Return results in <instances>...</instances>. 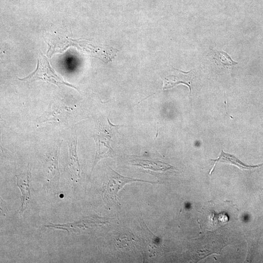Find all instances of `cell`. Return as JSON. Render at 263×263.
I'll return each mask as SVG.
<instances>
[{
    "instance_id": "obj_1",
    "label": "cell",
    "mask_w": 263,
    "mask_h": 263,
    "mask_svg": "<svg viewBox=\"0 0 263 263\" xmlns=\"http://www.w3.org/2000/svg\"><path fill=\"white\" fill-rule=\"evenodd\" d=\"M19 79L32 82L38 80H41L52 83L56 85H65L76 88L73 85L64 81L63 79L58 75L51 67L47 59L42 54L38 59V64L36 70L27 77Z\"/></svg>"
},
{
    "instance_id": "obj_2",
    "label": "cell",
    "mask_w": 263,
    "mask_h": 263,
    "mask_svg": "<svg viewBox=\"0 0 263 263\" xmlns=\"http://www.w3.org/2000/svg\"><path fill=\"white\" fill-rule=\"evenodd\" d=\"M109 169L110 171L108 177V180L104 183L102 194L104 200L111 201L115 204L120 205L118 192L126 184L136 181L148 182L151 184L156 183L155 182L122 176L111 168L109 167Z\"/></svg>"
},
{
    "instance_id": "obj_3",
    "label": "cell",
    "mask_w": 263,
    "mask_h": 263,
    "mask_svg": "<svg viewBox=\"0 0 263 263\" xmlns=\"http://www.w3.org/2000/svg\"><path fill=\"white\" fill-rule=\"evenodd\" d=\"M61 142L58 143L46 155L43 168L45 177L48 182L59 181L60 172L58 166Z\"/></svg>"
},
{
    "instance_id": "obj_4",
    "label": "cell",
    "mask_w": 263,
    "mask_h": 263,
    "mask_svg": "<svg viewBox=\"0 0 263 263\" xmlns=\"http://www.w3.org/2000/svg\"><path fill=\"white\" fill-rule=\"evenodd\" d=\"M17 186L21 191V206L19 214L21 216L23 212L27 209L31 199V192L33 188L31 185V174L30 170L27 172L16 175Z\"/></svg>"
},
{
    "instance_id": "obj_5",
    "label": "cell",
    "mask_w": 263,
    "mask_h": 263,
    "mask_svg": "<svg viewBox=\"0 0 263 263\" xmlns=\"http://www.w3.org/2000/svg\"><path fill=\"white\" fill-rule=\"evenodd\" d=\"M93 137L96 145V152L92 171L101 159L113 157L115 155V152L110 144V138L97 134H95Z\"/></svg>"
},
{
    "instance_id": "obj_6",
    "label": "cell",
    "mask_w": 263,
    "mask_h": 263,
    "mask_svg": "<svg viewBox=\"0 0 263 263\" xmlns=\"http://www.w3.org/2000/svg\"><path fill=\"white\" fill-rule=\"evenodd\" d=\"M69 151V166L75 179L80 177V166L76 152L77 139L73 138L68 142Z\"/></svg>"
},
{
    "instance_id": "obj_7",
    "label": "cell",
    "mask_w": 263,
    "mask_h": 263,
    "mask_svg": "<svg viewBox=\"0 0 263 263\" xmlns=\"http://www.w3.org/2000/svg\"><path fill=\"white\" fill-rule=\"evenodd\" d=\"M210 160L214 161L215 163H214L212 169L209 172V174H212L215 169L216 164L219 162L232 164L238 167L240 169H253L254 168L262 166L263 165H260L258 166H249L245 165L237 158H236L235 156L225 152L223 150H221V153L217 159H211Z\"/></svg>"
},
{
    "instance_id": "obj_8",
    "label": "cell",
    "mask_w": 263,
    "mask_h": 263,
    "mask_svg": "<svg viewBox=\"0 0 263 263\" xmlns=\"http://www.w3.org/2000/svg\"><path fill=\"white\" fill-rule=\"evenodd\" d=\"M94 121L95 133L103 135L111 139L114 134L118 133V129L123 126L112 124L109 121V117L102 121L99 119H94Z\"/></svg>"
},
{
    "instance_id": "obj_9",
    "label": "cell",
    "mask_w": 263,
    "mask_h": 263,
    "mask_svg": "<svg viewBox=\"0 0 263 263\" xmlns=\"http://www.w3.org/2000/svg\"><path fill=\"white\" fill-rule=\"evenodd\" d=\"M214 59L218 64L225 66H232L237 64L227 54L222 51L215 52Z\"/></svg>"
},
{
    "instance_id": "obj_10",
    "label": "cell",
    "mask_w": 263,
    "mask_h": 263,
    "mask_svg": "<svg viewBox=\"0 0 263 263\" xmlns=\"http://www.w3.org/2000/svg\"><path fill=\"white\" fill-rule=\"evenodd\" d=\"M0 210L2 215H4L7 211L8 209L6 207L5 202L0 198Z\"/></svg>"
}]
</instances>
